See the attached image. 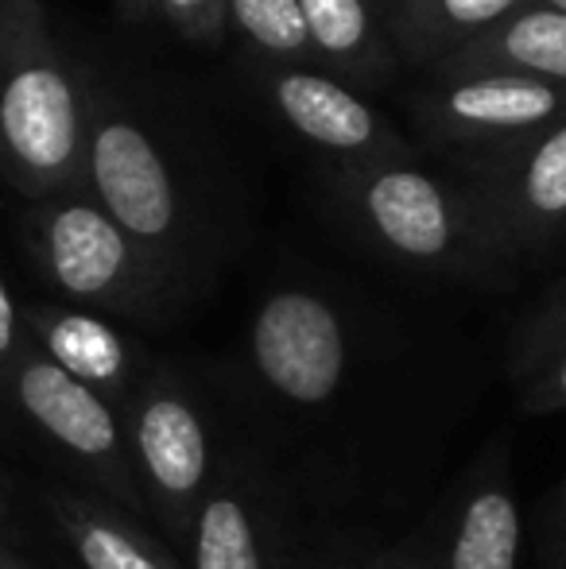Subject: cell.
I'll use <instances>...</instances> for the list:
<instances>
[{
    "instance_id": "6da1fadb",
    "label": "cell",
    "mask_w": 566,
    "mask_h": 569,
    "mask_svg": "<svg viewBox=\"0 0 566 569\" xmlns=\"http://www.w3.org/2000/svg\"><path fill=\"white\" fill-rule=\"evenodd\" d=\"M90 98L39 0H0V171L20 194L86 190Z\"/></svg>"
},
{
    "instance_id": "7a4b0ae2",
    "label": "cell",
    "mask_w": 566,
    "mask_h": 569,
    "mask_svg": "<svg viewBox=\"0 0 566 569\" xmlns=\"http://www.w3.org/2000/svg\"><path fill=\"white\" fill-rule=\"evenodd\" d=\"M338 194L354 226L408 268L485 276L505 260L469 194L438 182L408 159L341 163Z\"/></svg>"
},
{
    "instance_id": "3957f363",
    "label": "cell",
    "mask_w": 566,
    "mask_h": 569,
    "mask_svg": "<svg viewBox=\"0 0 566 569\" xmlns=\"http://www.w3.org/2000/svg\"><path fill=\"white\" fill-rule=\"evenodd\" d=\"M121 422L143 508L182 558L198 503L210 492L226 453H218L198 396L167 368L143 372L140 388L121 407Z\"/></svg>"
},
{
    "instance_id": "277c9868",
    "label": "cell",
    "mask_w": 566,
    "mask_h": 569,
    "mask_svg": "<svg viewBox=\"0 0 566 569\" xmlns=\"http://www.w3.org/2000/svg\"><path fill=\"white\" fill-rule=\"evenodd\" d=\"M36 252L47 279L86 307L151 315L171 287V276L90 194L47 198L36 213Z\"/></svg>"
},
{
    "instance_id": "5b68a950",
    "label": "cell",
    "mask_w": 566,
    "mask_h": 569,
    "mask_svg": "<svg viewBox=\"0 0 566 569\" xmlns=\"http://www.w3.org/2000/svg\"><path fill=\"white\" fill-rule=\"evenodd\" d=\"M86 194L171 276L182 248L179 187L148 128L109 101H90Z\"/></svg>"
},
{
    "instance_id": "8992f818",
    "label": "cell",
    "mask_w": 566,
    "mask_h": 569,
    "mask_svg": "<svg viewBox=\"0 0 566 569\" xmlns=\"http://www.w3.org/2000/svg\"><path fill=\"white\" fill-rule=\"evenodd\" d=\"M249 365L268 399L291 411H322L349 383L354 338L326 295L280 287L252 315Z\"/></svg>"
},
{
    "instance_id": "52a82bcc",
    "label": "cell",
    "mask_w": 566,
    "mask_h": 569,
    "mask_svg": "<svg viewBox=\"0 0 566 569\" xmlns=\"http://www.w3.org/2000/svg\"><path fill=\"white\" fill-rule=\"evenodd\" d=\"M424 569H524V511L513 450L493 438L416 535Z\"/></svg>"
},
{
    "instance_id": "ba28073f",
    "label": "cell",
    "mask_w": 566,
    "mask_h": 569,
    "mask_svg": "<svg viewBox=\"0 0 566 569\" xmlns=\"http://www.w3.org/2000/svg\"><path fill=\"white\" fill-rule=\"evenodd\" d=\"M187 569H299L280 488L249 453L221 457L182 550Z\"/></svg>"
},
{
    "instance_id": "9c48e42d",
    "label": "cell",
    "mask_w": 566,
    "mask_h": 569,
    "mask_svg": "<svg viewBox=\"0 0 566 569\" xmlns=\"http://www.w3.org/2000/svg\"><path fill=\"white\" fill-rule=\"evenodd\" d=\"M12 391L31 422L59 450L82 461L121 503H143L132 472L125 422L109 399L62 372L39 349H20L12 360Z\"/></svg>"
},
{
    "instance_id": "30bf717a",
    "label": "cell",
    "mask_w": 566,
    "mask_h": 569,
    "mask_svg": "<svg viewBox=\"0 0 566 569\" xmlns=\"http://www.w3.org/2000/svg\"><path fill=\"white\" fill-rule=\"evenodd\" d=\"M469 202L505 256L544 248L566 232V120L528 140L489 148Z\"/></svg>"
},
{
    "instance_id": "8fae6325",
    "label": "cell",
    "mask_w": 566,
    "mask_h": 569,
    "mask_svg": "<svg viewBox=\"0 0 566 569\" xmlns=\"http://www.w3.org/2000/svg\"><path fill=\"white\" fill-rule=\"evenodd\" d=\"M435 132L466 143L505 148L566 120V86L520 74H458L438 78L419 101Z\"/></svg>"
},
{
    "instance_id": "7c38bea8",
    "label": "cell",
    "mask_w": 566,
    "mask_h": 569,
    "mask_svg": "<svg viewBox=\"0 0 566 569\" xmlns=\"http://www.w3.org/2000/svg\"><path fill=\"white\" fill-rule=\"evenodd\" d=\"M265 93L287 124L315 148L341 156L346 163L369 159H404V143L380 120L373 106H365L349 86H341L326 70L310 67H268Z\"/></svg>"
},
{
    "instance_id": "4fadbf2b",
    "label": "cell",
    "mask_w": 566,
    "mask_h": 569,
    "mask_svg": "<svg viewBox=\"0 0 566 569\" xmlns=\"http://www.w3.org/2000/svg\"><path fill=\"white\" fill-rule=\"evenodd\" d=\"M28 330L36 338V349L47 360L93 388L101 399L121 411L129 396L140 388V357L137 345L125 338L117 326L98 318L93 310L75 307H31Z\"/></svg>"
},
{
    "instance_id": "5bb4252c",
    "label": "cell",
    "mask_w": 566,
    "mask_h": 569,
    "mask_svg": "<svg viewBox=\"0 0 566 569\" xmlns=\"http://www.w3.org/2000/svg\"><path fill=\"white\" fill-rule=\"evenodd\" d=\"M438 74H520L566 86V12L547 4L520 8L485 36L446 54Z\"/></svg>"
},
{
    "instance_id": "9a60e30c",
    "label": "cell",
    "mask_w": 566,
    "mask_h": 569,
    "mask_svg": "<svg viewBox=\"0 0 566 569\" xmlns=\"http://www.w3.org/2000/svg\"><path fill=\"white\" fill-rule=\"evenodd\" d=\"M51 516L82 569H187L171 547L106 503L86 496H51Z\"/></svg>"
},
{
    "instance_id": "2e32d148",
    "label": "cell",
    "mask_w": 566,
    "mask_h": 569,
    "mask_svg": "<svg viewBox=\"0 0 566 569\" xmlns=\"http://www.w3.org/2000/svg\"><path fill=\"white\" fill-rule=\"evenodd\" d=\"M508 380L524 415H566V283L513 333Z\"/></svg>"
},
{
    "instance_id": "e0dca14e",
    "label": "cell",
    "mask_w": 566,
    "mask_h": 569,
    "mask_svg": "<svg viewBox=\"0 0 566 569\" xmlns=\"http://www.w3.org/2000/svg\"><path fill=\"white\" fill-rule=\"evenodd\" d=\"M299 12L326 74L377 78L388 70V28L365 0H299Z\"/></svg>"
},
{
    "instance_id": "ac0fdd59",
    "label": "cell",
    "mask_w": 566,
    "mask_h": 569,
    "mask_svg": "<svg viewBox=\"0 0 566 569\" xmlns=\"http://www.w3.org/2000/svg\"><path fill=\"white\" fill-rule=\"evenodd\" d=\"M536 0H424L400 20L388 23V36L411 62H443L461 43L485 36L520 8Z\"/></svg>"
},
{
    "instance_id": "d6986e66",
    "label": "cell",
    "mask_w": 566,
    "mask_h": 569,
    "mask_svg": "<svg viewBox=\"0 0 566 569\" xmlns=\"http://www.w3.org/2000/svg\"><path fill=\"white\" fill-rule=\"evenodd\" d=\"M226 20L272 67H318L299 0H226Z\"/></svg>"
},
{
    "instance_id": "ffe728a7",
    "label": "cell",
    "mask_w": 566,
    "mask_h": 569,
    "mask_svg": "<svg viewBox=\"0 0 566 569\" xmlns=\"http://www.w3.org/2000/svg\"><path fill=\"white\" fill-rule=\"evenodd\" d=\"M151 12L163 16L190 43H221L229 31L226 0H151Z\"/></svg>"
},
{
    "instance_id": "44dd1931",
    "label": "cell",
    "mask_w": 566,
    "mask_h": 569,
    "mask_svg": "<svg viewBox=\"0 0 566 569\" xmlns=\"http://www.w3.org/2000/svg\"><path fill=\"white\" fill-rule=\"evenodd\" d=\"M532 547H536V569H566V472L539 500Z\"/></svg>"
},
{
    "instance_id": "7402d4cb",
    "label": "cell",
    "mask_w": 566,
    "mask_h": 569,
    "mask_svg": "<svg viewBox=\"0 0 566 569\" xmlns=\"http://www.w3.org/2000/svg\"><path fill=\"white\" fill-rule=\"evenodd\" d=\"M16 352H20V315H16L4 279H0V365H12Z\"/></svg>"
},
{
    "instance_id": "603a6c76",
    "label": "cell",
    "mask_w": 566,
    "mask_h": 569,
    "mask_svg": "<svg viewBox=\"0 0 566 569\" xmlns=\"http://www.w3.org/2000/svg\"><path fill=\"white\" fill-rule=\"evenodd\" d=\"M365 569H424L419 566V550H416V539H400L393 547H380V550H369L365 558Z\"/></svg>"
},
{
    "instance_id": "cb8c5ba5",
    "label": "cell",
    "mask_w": 566,
    "mask_h": 569,
    "mask_svg": "<svg viewBox=\"0 0 566 569\" xmlns=\"http://www.w3.org/2000/svg\"><path fill=\"white\" fill-rule=\"evenodd\" d=\"M365 558L369 555H330V558H318V562H307L299 569H365Z\"/></svg>"
},
{
    "instance_id": "d4e9b609",
    "label": "cell",
    "mask_w": 566,
    "mask_h": 569,
    "mask_svg": "<svg viewBox=\"0 0 566 569\" xmlns=\"http://www.w3.org/2000/svg\"><path fill=\"white\" fill-rule=\"evenodd\" d=\"M416 4H424V0H393V12H388L385 28H388V23H393V20H400L404 12H411V8H416Z\"/></svg>"
},
{
    "instance_id": "484cf974",
    "label": "cell",
    "mask_w": 566,
    "mask_h": 569,
    "mask_svg": "<svg viewBox=\"0 0 566 569\" xmlns=\"http://www.w3.org/2000/svg\"><path fill=\"white\" fill-rule=\"evenodd\" d=\"M121 8L129 16H148L151 12V0H121Z\"/></svg>"
},
{
    "instance_id": "4316f807",
    "label": "cell",
    "mask_w": 566,
    "mask_h": 569,
    "mask_svg": "<svg viewBox=\"0 0 566 569\" xmlns=\"http://www.w3.org/2000/svg\"><path fill=\"white\" fill-rule=\"evenodd\" d=\"M365 4H369L373 12L380 16V23H385V20H388V12H393V0H365Z\"/></svg>"
},
{
    "instance_id": "83f0119b",
    "label": "cell",
    "mask_w": 566,
    "mask_h": 569,
    "mask_svg": "<svg viewBox=\"0 0 566 569\" xmlns=\"http://www.w3.org/2000/svg\"><path fill=\"white\" fill-rule=\"evenodd\" d=\"M0 569H23L20 562H16L12 555H4V550H0Z\"/></svg>"
},
{
    "instance_id": "f1b7e54d",
    "label": "cell",
    "mask_w": 566,
    "mask_h": 569,
    "mask_svg": "<svg viewBox=\"0 0 566 569\" xmlns=\"http://www.w3.org/2000/svg\"><path fill=\"white\" fill-rule=\"evenodd\" d=\"M536 4H547V8H555V12H566V0H536Z\"/></svg>"
}]
</instances>
